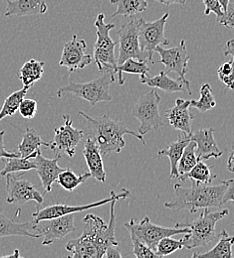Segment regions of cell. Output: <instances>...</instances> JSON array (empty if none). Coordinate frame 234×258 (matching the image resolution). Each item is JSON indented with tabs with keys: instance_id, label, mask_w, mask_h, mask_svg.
<instances>
[{
	"instance_id": "6da1fadb",
	"label": "cell",
	"mask_w": 234,
	"mask_h": 258,
	"mask_svg": "<svg viewBox=\"0 0 234 258\" xmlns=\"http://www.w3.org/2000/svg\"><path fill=\"white\" fill-rule=\"evenodd\" d=\"M117 200L110 202V219L108 225L102 218L88 214L83 219V232L75 239L69 240L66 249L73 258H102L110 246H118L119 242L115 236L116 214L115 205Z\"/></svg>"
},
{
	"instance_id": "7a4b0ae2",
	"label": "cell",
	"mask_w": 234,
	"mask_h": 258,
	"mask_svg": "<svg viewBox=\"0 0 234 258\" xmlns=\"http://www.w3.org/2000/svg\"><path fill=\"white\" fill-rule=\"evenodd\" d=\"M78 116H82L86 120L87 127L89 129V136L97 144L102 156L110 153H120L126 146V141L124 139L126 134L133 135L142 142L143 145L146 144L143 135L137 131L129 128L124 121L113 120L109 114L93 117L84 111H79Z\"/></svg>"
},
{
	"instance_id": "3957f363",
	"label": "cell",
	"mask_w": 234,
	"mask_h": 258,
	"mask_svg": "<svg viewBox=\"0 0 234 258\" xmlns=\"http://www.w3.org/2000/svg\"><path fill=\"white\" fill-rule=\"evenodd\" d=\"M228 185V180L221 182L219 185L211 186L210 184H201L192 181L191 188H183L180 185H174V198L165 203V208L175 211H189L196 213L203 208H221L223 196Z\"/></svg>"
},
{
	"instance_id": "277c9868",
	"label": "cell",
	"mask_w": 234,
	"mask_h": 258,
	"mask_svg": "<svg viewBox=\"0 0 234 258\" xmlns=\"http://www.w3.org/2000/svg\"><path fill=\"white\" fill-rule=\"evenodd\" d=\"M228 215L229 211L227 209L212 213L209 211V208H203L200 217L194 222L176 224V227H188L190 229V232L185 233L184 237L181 238L183 247L191 250L203 247L216 240L218 236L215 229L216 224Z\"/></svg>"
},
{
	"instance_id": "5b68a950",
	"label": "cell",
	"mask_w": 234,
	"mask_h": 258,
	"mask_svg": "<svg viewBox=\"0 0 234 258\" xmlns=\"http://www.w3.org/2000/svg\"><path fill=\"white\" fill-rule=\"evenodd\" d=\"M115 80V73L107 71L101 73L100 77L87 83L70 82L57 90L56 97L60 98L65 94H73L76 97L89 101L92 106H95L99 102L111 101L113 99L109 93V88Z\"/></svg>"
},
{
	"instance_id": "8992f818",
	"label": "cell",
	"mask_w": 234,
	"mask_h": 258,
	"mask_svg": "<svg viewBox=\"0 0 234 258\" xmlns=\"http://www.w3.org/2000/svg\"><path fill=\"white\" fill-rule=\"evenodd\" d=\"M94 25L97 36L94 45V61L98 71L100 73L112 71L116 74L117 60L115 58V47L118 42L113 41L110 37V31L115 28V24L106 23L104 13H99Z\"/></svg>"
},
{
	"instance_id": "52a82bcc",
	"label": "cell",
	"mask_w": 234,
	"mask_h": 258,
	"mask_svg": "<svg viewBox=\"0 0 234 258\" xmlns=\"http://www.w3.org/2000/svg\"><path fill=\"white\" fill-rule=\"evenodd\" d=\"M141 18L135 15L126 17L118 31L119 57L117 66L123 64L128 59H135L139 62H149L148 55L144 53L138 42V27Z\"/></svg>"
},
{
	"instance_id": "ba28073f",
	"label": "cell",
	"mask_w": 234,
	"mask_h": 258,
	"mask_svg": "<svg viewBox=\"0 0 234 258\" xmlns=\"http://www.w3.org/2000/svg\"><path fill=\"white\" fill-rule=\"evenodd\" d=\"M161 100L160 95L153 89L134 104L131 115L139 121L137 132L141 135L144 136L152 129L160 131L164 126V120L159 109Z\"/></svg>"
},
{
	"instance_id": "9c48e42d",
	"label": "cell",
	"mask_w": 234,
	"mask_h": 258,
	"mask_svg": "<svg viewBox=\"0 0 234 258\" xmlns=\"http://www.w3.org/2000/svg\"><path fill=\"white\" fill-rule=\"evenodd\" d=\"M125 226L129 230L130 235H134L153 251L162 238L190 232L188 227H165L154 225L151 223L149 217H145L139 223H135L134 219H132L130 223L125 224Z\"/></svg>"
},
{
	"instance_id": "30bf717a",
	"label": "cell",
	"mask_w": 234,
	"mask_h": 258,
	"mask_svg": "<svg viewBox=\"0 0 234 258\" xmlns=\"http://www.w3.org/2000/svg\"><path fill=\"white\" fill-rule=\"evenodd\" d=\"M130 196H131V193L128 190L123 189L120 194H116L114 191H112L109 198H105L103 200L88 204V205L70 206V205H64V204H54V205H50V206H47L42 209L37 208V211L32 215V217H33L32 223H33V225L37 226L40 222H43V221H49L54 218L65 216L68 214L80 213V212H83V211H86L89 209L100 207L107 203H110L113 200H117V201L125 200V199L129 198Z\"/></svg>"
},
{
	"instance_id": "8fae6325",
	"label": "cell",
	"mask_w": 234,
	"mask_h": 258,
	"mask_svg": "<svg viewBox=\"0 0 234 258\" xmlns=\"http://www.w3.org/2000/svg\"><path fill=\"white\" fill-rule=\"evenodd\" d=\"M169 13L164 14L160 19L149 22L141 18L138 27V42L139 47L144 53L148 55L149 62H153V55L155 49L160 45H169V40L165 35L166 23Z\"/></svg>"
},
{
	"instance_id": "7c38bea8",
	"label": "cell",
	"mask_w": 234,
	"mask_h": 258,
	"mask_svg": "<svg viewBox=\"0 0 234 258\" xmlns=\"http://www.w3.org/2000/svg\"><path fill=\"white\" fill-rule=\"evenodd\" d=\"M6 179V202L22 206L28 201H35L37 207L44 204V195L38 192L33 184L22 179V175L9 173L4 176Z\"/></svg>"
},
{
	"instance_id": "4fadbf2b",
	"label": "cell",
	"mask_w": 234,
	"mask_h": 258,
	"mask_svg": "<svg viewBox=\"0 0 234 258\" xmlns=\"http://www.w3.org/2000/svg\"><path fill=\"white\" fill-rule=\"evenodd\" d=\"M63 118L64 124L58 128H54V138L51 142H48L47 148L54 151L56 154L63 152L68 157L72 158L76 153V147L84 136V131L74 128L72 120L67 114H64Z\"/></svg>"
},
{
	"instance_id": "5bb4252c",
	"label": "cell",
	"mask_w": 234,
	"mask_h": 258,
	"mask_svg": "<svg viewBox=\"0 0 234 258\" xmlns=\"http://www.w3.org/2000/svg\"><path fill=\"white\" fill-rule=\"evenodd\" d=\"M155 53H158L161 57V60L158 62H153V64H162L165 66V73L168 74L174 72L179 76V79L186 81V73L190 70L189 62L190 55L186 49V43L184 40H181L180 44L177 47L171 49H163L161 46H158L155 49Z\"/></svg>"
},
{
	"instance_id": "9a60e30c",
	"label": "cell",
	"mask_w": 234,
	"mask_h": 258,
	"mask_svg": "<svg viewBox=\"0 0 234 258\" xmlns=\"http://www.w3.org/2000/svg\"><path fill=\"white\" fill-rule=\"evenodd\" d=\"M86 49V41L78 39L77 35H73L72 40L64 45L58 66L66 67L70 73H72L91 64L93 62V57L85 53Z\"/></svg>"
},
{
	"instance_id": "2e32d148",
	"label": "cell",
	"mask_w": 234,
	"mask_h": 258,
	"mask_svg": "<svg viewBox=\"0 0 234 258\" xmlns=\"http://www.w3.org/2000/svg\"><path fill=\"white\" fill-rule=\"evenodd\" d=\"M33 159L36 165V173L41 180L42 187L44 188L43 195L50 193L52 191V185L55 183L58 175L65 170V168H61L58 165V160L61 159V155L56 154L55 158L47 159L42 155L41 149L39 148Z\"/></svg>"
},
{
	"instance_id": "e0dca14e",
	"label": "cell",
	"mask_w": 234,
	"mask_h": 258,
	"mask_svg": "<svg viewBox=\"0 0 234 258\" xmlns=\"http://www.w3.org/2000/svg\"><path fill=\"white\" fill-rule=\"evenodd\" d=\"M49 221V225L45 228H38L39 233H41V235L44 236L42 242L44 246L50 245L56 240H61L69 233L77 230V227L75 226L74 214H68L65 216L54 218Z\"/></svg>"
},
{
	"instance_id": "ac0fdd59",
	"label": "cell",
	"mask_w": 234,
	"mask_h": 258,
	"mask_svg": "<svg viewBox=\"0 0 234 258\" xmlns=\"http://www.w3.org/2000/svg\"><path fill=\"white\" fill-rule=\"evenodd\" d=\"M213 134L214 128L200 129L195 133L192 132L191 140L196 143V156L198 161L222 156L223 152L219 149Z\"/></svg>"
},
{
	"instance_id": "d6986e66",
	"label": "cell",
	"mask_w": 234,
	"mask_h": 258,
	"mask_svg": "<svg viewBox=\"0 0 234 258\" xmlns=\"http://www.w3.org/2000/svg\"><path fill=\"white\" fill-rule=\"evenodd\" d=\"M191 100H185L182 98H177L173 107L167 109L166 116L168 119L169 124L176 130L182 131L184 134H192V121L195 119L192 108Z\"/></svg>"
},
{
	"instance_id": "ffe728a7",
	"label": "cell",
	"mask_w": 234,
	"mask_h": 258,
	"mask_svg": "<svg viewBox=\"0 0 234 258\" xmlns=\"http://www.w3.org/2000/svg\"><path fill=\"white\" fill-rule=\"evenodd\" d=\"M141 84L147 85L153 89H160L166 93H188V95H192L191 84L189 80L183 81L181 79L173 80L169 78L164 71L160 72L158 75L154 77L144 76L141 77Z\"/></svg>"
},
{
	"instance_id": "44dd1931",
	"label": "cell",
	"mask_w": 234,
	"mask_h": 258,
	"mask_svg": "<svg viewBox=\"0 0 234 258\" xmlns=\"http://www.w3.org/2000/svg\"><path fill=\"white\" fill-rule=\"evenodd\" d=\"M84 158L89 168L91 177L101 183L106 182V172L104 169V163L102 159L100 150L95 141L88 136L82 151Z\"/></svg>"
},
{
	"instance_id": "7402d4cb",
	"label": "cell",
	"mask_w": 234,
	"mask_h": 258,
	"mask_svg": "<svg viewBox=\"0 0 234 258\" xmlns=\"http://www.w3.org/2000/svg\"><path fill=\"white\" fill-rule=\"evenodd\" d=\"M6 3L5 17L44 14L48 9L46 0H6Z\"/></svg>"
},
{
	"instance_id": "603a6c76",
	"label": "cell",
	"mask_w": 234,
	"mask_h": 258,
	"mask_svg": "<svg viewBox=\"0 0 234 258\" xmlns=\"http://www.w3.org/2000/svg\"><path fill=\"white\" fill-rule=\"evenodd\" d=\"M6 236H28L40 238L42 235L33 223H15L3 215L0 209V238Z\"/></svg>"
},
{
	"instance_id": "cb8c5ba5",
	"label": "cell",
	"mask_w": 234,
	"mask_h": 258,
	"mask_svg": "<svg viewBox=\"0 0 234 258\" xmlns=\"http://www.w3.org/2000/svg\"><path fill=\"white\" fill-rule=\"evenodd\" d=\"M191 141V136L186 134H180L176 141L169 143L167 149H162L158 151L156 158H160L162 156H167L170 162V175L169 179L178 180L179 174L177 171V164L183 153L184 148Z\"/></svg>"
},
{
	"instance_id": "d4e9b609",
	"label": "cell",
	"mask_w": 234,
	"mask_h": 258,
	"mask_svg": "<svg viewBox=\"0 0 234 258\" xmlns=\"http://www.w3.org/2000/svg\"><path fill=\"white\" fill-rule=\"evenodd\" d=\"M217 244L205 253H194L193 257L201 258H233L232 245L233 237L229 236L226 230L222 229Z\"/></svg>"
},
{
	"instance_id": "484cf974",
	"label": "cell",
	"mask_w": 234,
	"mask_h": 258,
	"mask_svg": "<svg viewBox=\"0 0 234 258\" xmlns=\"http://www.w3.org/2000/svg\"><path fill=\"white\" fill-rule=\"evenodd\" d=\"M40 146H48V142L44 141L37 130L34 128H26L21 142L18 144L17 153L20 157H27L34 153Z\"/></svg>"
},
{
	"instance_id": "4316f807",
	"label": "cell",
	"mask_w": 234,
	"mask_h": 258,
	"mask_svg": "<svg viewBox=\"0 0 234 258\" xmlns=\"http://www.w3.org/2000/svg\"><path fill=\"white\" fill-rule=\"evenodd\" d=\"M44 62L32 59L21 67L18 72V78L22 82L23 87H32L34 83L39 81L44 74Z\"/></svg>"
},
{
	"instance_id": "83f0119b",
	"label": "cell",
	"mask_w": 234,
	"mask_h": 258,
	"mask_svg": "<svg viewBox=\"0 0 234 258\" xmlns=\"http://www.w3.org/2000/svg\"><path fill=\"white\" fill-rule=\"evenodd\" d=\"M110 2L117 6L115 13L111 16H133L137 13L144 12L148 8L147 0H110Z\"/></svg>"
},
{
	"instance_id": "f1b7e54d",
	"label": "cell",
	"mask_w": 234,
	"mask_h": 258,
	"mask_svg": "<svg viewBox=\"0 0 234 258\" xmlns=\"http://www.w3.org/2000/svg\"><path fill=\"white\" fill-rule=\"evenodd\" d=\"M211 167L207 166L202 160L197 162V164L184 175L178 178V181L185 182L186 180L195 181L201 184H211L216 178L215 175L211 174Z\"/></svg>"
},
{
	"instance_id": "f546056e",
	"label": "cell",
	"mask_w": 234,
	"mask_h": 258,
	"mask_svg": "<svg viewBox=\"0 0 234 258\" xmlns=\"http://www.w3.org/2000/svg\"><path fill=\"white\" fill-rule=\"evenodd\" d=\"M38 149L30 154L27 157H8V158H3L5 166L2 169V171H0V176L4 177L5 175L9 174V173H17L20 171H29V170H33L36 167L35 162L31 161V159H33L34 157L37 154Z\"/></svg>"
},
{
	"instance_id": "4dcf8cb0",
	"label": "cell",
	"mask_w": 234,
	"mask_h": 258,
	"mask_svg": "<svg viewBox=\"0 0 234 258\" xmlns=\"http://www.w3.org/2000/svg\"><path fill=\"white\" fill-rule=\"evenodd\" d=\"M90 178H91V174L90 173H84V174H81V175L77 176L74 173V171H72L70 168H65V170L62 171L58 175V177H57L55 182L58 185H60L65 191L73 192L81 184L85 183Z\"/></svg>"
},
{
	"instance_id": "1f68e13d",
	"label": "cell",
	"mask_w": 234,
	"mask_h": 258,
	"mask_svg": "<svg viewBox=\"0 0 234 258\" xmlns=\"http://www.w3.org/2000/svg\"><path fill=\"white\" fill-rule=\"evenodd\" d=\"M31 87H23L21 90L12 93L3 102V105L0 110V121L8 116H13L16 111H18L19 104L21 100L27 95Z\"/></svg>"
},
{
	"instance_id": "d6a6232c",
	"label": "cell",
	"mask_w": 234,
	"mask_h": 258,
	"mask_svg": "<svg viewBox=\"0 0 234 258\" xmlns=\"http://www.w3.org/2000/svg\"><path fill=\"white\" fill-rule=\"evenodd\" d=\"M150 68L148 63L146 62H139L135 59H128L124 63L120 66H117L116 68V74L118 76L119 85L123 86L125 84V80L123 78V73H129V74H136L141 77L149 76Z\"/></svg>"
},
{
	"instance_id": "836d02e7",
	"label": "cell",
	"mask_w": 234,
	"mask_h": 258,
	"mask_svg": "<svg viewBox=\"0 0 234 258\" xmlns=\"http://www.w3.org/2000/svg\"><path fill=\"white\" fill-rule=\"evenodd\" d=\"M201 97L198 100H191V108H196L202 113L213 109L216 106V100L212 94L209 84H203L200 90Z\"/></svg>"
},
{
	"instance_id": "e575fe53",
	"label": "cell",
	"mask_w": 234,
	"mask_h": 258,
	"mask_svg": "<svg viewBox=\"0 0 234 258\" xmlns=\"http://www.w3.org/2000/svg\"><path fill=\"white\" fill-rule=\"evenodd\" d=\"M198 162V158L196 156V143L191 140L186 147L183 150V153L177 164V171L179 177L188 173Z\"/></svg>"
},
{
	"instance_id": "d590c367",
	"label": "cell",
	"mask_w": 234,
	"mask_h": 258,
	"mask_svg": "<svg viewBox=\"0 0 234 258\" xmlns=\"http://www.w3.org/2000/svg\"><path fill=\"white\" fill-rule=\"evenodd\" d=\"M184 248L183 247V243L182 240H175L170 238V236L168 237H164L162 238L158 243L157 246L154 250V252L156 253L157 257H165L167 256L177 250H180Z\"/></svg>"
},
{
	"instance_id": "8d00e7d4",
	"label": "cell",
	"mask_w": 234,
	"mask_h": 258,
	"mask_svg": "<svg viewBox=\"0 0 234 258\" xmlns=\"http://www.w3.org/2000/svg\"><path fill=\"white\" fill-rule=\"evenodd\" d=\"M204 5H205V10H204V15H209L210 13H214L216 15V20L219 22L221 25L225 26L228 29H232L233 27L230 25L228 22V19L223 12V9L220 5V3L217 0H202Z\"/></svg>"
},
{
	"instance_id": "74e56055",
	"label": "cell",
	"mask_w": 234,
	"mask_h": 258,
	"mask_svg": "<svg viewBox=\"0 0 234 258\" xmlns=\"http://www.w3.org/2000/svg\"><path fill=\"white\" fill-rule=\"evenodd\" d=\"M233 58L227 63L221 64L217 70L219 80L228 88L233 91Z\"/></svg>"
},
{
	"instance_id": "f35d334b",
	"label": "cell",
	"mask_w": 234,
	"mask_h": 258,
	"mask_svg": "<svg viewBox=\"0 0 234 258\" xmlns=\"http://www.w3.org/2000/svg\"><path fill=\"white\" fill-rule=\"evenodd\" d=\"M37 107H38V104L34 99L24 97L19 104L18 111L23 118L32 119L37 113Z\"/></svg>"
},
{
	"instance_id": "ab89813d",
	"label": "cell",
	"mask_w": 234,
	"mask_h": 258,
	"mask_svg": "<svg viewBox=\"0 0 234 258\" xmlns=\"http://www.w3.org/2000/svg\"><path fill=\"white\" fill-rule=\"evenodd\" d=\"M131 239L134 246L133 254L135 257H157L156 253L152 249H150L148 246L142 243L137 238L134 237V235H131Z\"/></svg>"
},
{
	"instance_id": "60d3db41",
	"label": "cell",
	"mask_w": 234,
	"mask_h": 258,
	"mask_svg": "<svg viewBox=\"0 0 234 258\" xmlns=\"http://www.w3.org/2000/svg\"><path fill=\"white\" fill-rule=\"evenodd\" d=\"M217 1L220 3V5H221V7L223 9V12L225 13V15H226V17L228 19V22L230 23V25L232 27H234V7L231 0H217Z\"/></svg>"
},
{
	"instance_id": "b9f144b4",
	"label": "cell",
	"mask_w": 234,
	"mask_h": 258,
	"mask_svg": "<svg viewBox=\"0 0 234 258\" xmlns=\"http://www.w3.org/2000/svg\"><path fill=\"white\" fill-rule=\"evenodd\" d=\"M3 136H4V130L0 129V160L3 158H8V157H17L19 154L17 152H8L4 148V141H3Z\"/></svg>"
},
{
	"instance_id": "7bdbcfd3",
	"label": "cell",
	"mask_w": 234,
	"mask_h": 258,
	"mask_svg": "<svg viewBox=\"0 0 234 258\" xmlns=\"http://www.w3.org/2000/svg\"><path fill=\"white\" fill-rule=\"evenodd\" d=\"M234 180L233 179H229L228 180V185L227 188L225 190V193L223 196V204L225 205L227 202L233 203L234 202Z\"/></svg>"
},
{
	"instance_id": "ee69618b",
	"label": "cell",
	"mask_w": 234,
	"mask_h": 258,
	"mask_svg": "<svg viewBox=\"0 0 234 258\" xmlns=\"http://www.w3.org/2000/svg\"><path fill=\"white\" fill-rule=\"evenodd\" d=\"M104 257L107 258H116L122 257V254L119 252V250L117 249V246H110L107 248Z\"/></svg>"
},
{
	"instance_id": "f6af8a7d",
	"label": "cell",
	"mask_w": 234,
	"mask_h": 258,
	"mask_svg": "<svg viewBox=\"0 0 234 258\" xmlns=\"http://www.w3.org/2000/svg\"><path fill=\"white\" fill-rule=\"evenodd\" d=\"M234 41L233 40H229L225 46H224V49H223V52H224V56L227 57V56H231V58H233L234 56Z\"/></svg>"
},
{
	"instance_id": "bcb514c9",
	"label": "cell",
	"mask_w": 234,
	"mask_h": 258,
	"mask_svg": "<svg viewBox=\"0 0 234 258\" xmlns=\"http://www.w3.org/2000/svg\"><path fill=\"white\" fill-rule=\"evenodd\" d=\"M157 2H160L162 4L165 5H170V4H180V5H184L186 0H154Z\"/></svg>"
},
{
	"instance_id": "7dc6e473",
	"label": "cell",
	"mask_w": 234,
	"mask_h": 258,
	"mask_svg": "<svg viewBox=\"0 0 234 258\" xmlns=\"http://www.w3.org/2000/svg\"><path fill=\"white\" fill-rule=\"evenodd\" d=\"M233 149H231L229 157H228V163H227V168L229 170V172H233Z\"/></svg>"
},
{
	"instance_id": "c3c4849f",
	"label": "cell",
	"mask_w": 234,
	"mask_h": 258,
	"mask_svg": "<svg viewBox=\"0 0 234 258\" xmlns=\"http://www.w3.org/2000/svg\"><path fill=\"white\" fill-rule=\"evenodd\" d=\"M3 257L19 258L20 257V254H19V250H18V249H16V250H14V253H12V254H8V255H5V256H3Z\"/></svg>"
}]
</instances>
